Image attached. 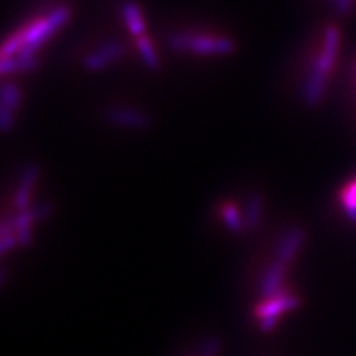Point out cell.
Here are the masks:
<instances>
[{
  "instance_id": "cell-1",
  "label": "cell",
  "mask_w": 356,
  "mask_h": 356,
  "mask_svg": "<svg viewBox=\"0 0 356 356\" xmlns=\"http://www.w3.org/2000/svg\"><path fill=\"white\" fill-rule=\"evenodd\" d=\"M340 47V33L336 26H328L324 31V40L316 60L312 64L302 89V98L306 106L315 107L324 97L327 79L336 63Z\"/></svg>"
},
{
  "instance_id": "cell-2",
  "label": "cell",
  "mask_w": 356,
  "mask_h": 356,
  "mask_svg": "<svg viewBox=\"0 0 356 356\" xmlns=\"http://www.w3.org/2000/svg\"><path fill=\"white\" fill-rule=\"evenodd\" d=\"M168 47L177 52L195 55H230L236 51V43L229 38H213L193 33H174L168 38Z\"/></svg>"
},
{
  "instance_id": "cell-3",
  "label": "cell",
  "mask_w": 356,
  "mask_h": 356,
  "mask_svg": "<svg viewBox=\"0 0 356 356\" xmlns=\"http://www.w3.org/2000/svg\"><path fill=\"white\" fill-rule=\"evenodd\" d=\"M70 8L58 6L51 10L47 17L33 22L30 27L22 30V35H24V48L21 51L36 54L42 44L47 42L55 31H58L65 22L70 19Z\"/></svg>"
},
{
  "instance_id": "cell-4",
  "label": "cell",
  "mask_w": 356,
  "mask_h": 356,
  "mask_svg": "<svg viewBox=\"0 0 356 356\" xmlns=\"http://www.w3.org/2000/svg\"><path fill=\"white\" fill-rule=\"evenodd\" d=\"M108 124L128 128V129H146L152 125V118L146 111L132 107H113L106 113Z\"/></svg>"
},
{
  "instance_id": "cell-5",
  "label": "cell",
  "mask_w": 356,
  "mask_h": 356,
  "mask_svg": "<svg viewBox=\"0 0 356 356\" xmlns=\"http://www.w3.org/2000/svg\"><path fill=\"white\" fill-rule=\"evenodd\" d=\"M124 43L120 42H108L104 43L103 47L92 51L86 58L83 60V67L88 72H99L106 69L107 65L115 63L122 54H124Z\"/></svg>"
},
{
  "instance_id": "cell-6",
  "label": "cell",
  "mask_w": 356,
  "mask_h": 356,
  "mask_svg": "<svg viewBox=\"0 0 356 356\" xmlns=\"http://www.w3.org/2000/svg\"><path fill=\"white\" fill-rule=\"evenodd\" d=\"M298 305H300V300L282 288L276 296L266 298L261 305H259L257 309H255V315H257L260 319L267 316L277 318L281 314H284V312L297 309Z\"/></svg>"
},
{
  "instance_id": "cell-7",
  "label": "cell",
  "mask_w": 356,
  "mask_h": 356,
  "mask_svg": "<svg viewBox=\"0 0 356 356\" xmlns=\"http://www.w3.org/2000/svg\"><path fill=\"white\" fill-rule=\"evenodd\" d=\"M38 178L39 166L35 163L27 165L24 171H22V175L17 184V191L14 193V207L17 211H24L29 208L30 196L33 193V188H35L38 183Z\"/></svg>"
},
{
  "instance_id": "cell-8",
  "label": "cell",
  "mask_w": 356,
  "mask_h": 356,
  "mask_svg": "<svg viewBox=\"0 0 356 356\" xmlns=\"http://www.w3.org/2000/svg\"><path fill=\"white\" fill-rule=\"evenodd\" d=\"M305 241H306V233L302 227L289 229L281 239L280 245H277L276 260L284 264L291 263L296 255L298 254V251L302 250Z\"/></svg>"
},
{
  "instance_id": "cell-9",
  "label": "cell",
  "mask_w": 356,
  "mask_h": 356,
  "mask_svg": "<svg viewBox=\"0 0 356 356\" xmlns=\"http://www.w3.org/2000/svg\"><path fill=\"white\" fill-rule=\"evenodd\" d=\"M285 272L286 264L277 260L269 266V269L266 270L260 285V293L264 298H270L281 291Z\"/></svg>"
},
{
  "instance_id": "cell-10",
  "label": "cell",
  "mask_w": 356,
  "mask_h": 356,
  "mask_svg": "<svg viewBox=\"0 0 356 356\" xmlns=\"http://www.w3.org/2000/svg\"><path fill=\"white\" fill-rule=\"evenodd\" d=\"M38 64L36 54L21 51L14 57L2 58V61H0V72H2L3 76L18 72H31L36 69Z\"/></svg>"
},
{
  "instance_id": "cell-11",
  "label": "cell",
  "mask_w": 356,
  "mask_h": 356,
  "mask_svg": "<svg viewBox=\"0 0 356 356\" xmlns=\"http://www.w3.org/2000/svg\"><path fill=\"white\" fill-rule=\"evenodd\" d=\"M36 214H35V209L33 208H27L24 211H18L15 214V217L13 218L14 222V229L17 233V238H18V243L22 245V247H29L33 241V222H35Z\"/></svg>"
},
{
  "instance_id": "cell-12",
  "label": "cell",
  "mask_w": 356,
  "mask_h": 356,
  "mask_svg": "<svg viewBox=\"0 0 356 356\" xmlns=\"http://www.w3.org/2000/svg\"><path fill=\"white\" fill-rule=\"evenodd\" d=\"M122 17H124L128 31L132 36H136V39L146 35V24H144L141 9L136 2L128 0V2L122 5Z\"/></svg>"
},
{
  "instance_id": "cell-13",
  "label": "cell",
  "mask_w": 356,
  "mask_h": 356,
  "mask_svg": "<svg viewBox=\"0 0 356 356\" xmlns=\"http://www.w3.org/2000/svg\"><path fill=\"white\" fill-rule=\"evenodd\" d=\"M137 51L140 54L143 64L146 65L149 70H153V72L159 70V67H161L159 55H158V52H156L152 40L146 35L137 38Z\"/></svg>"
},
{
  "instance_id": "cell-14",
  "label": "cell",
  "mask_w": 356,
  "mask_h": 356,
  "mask_svg": "<svg viewBox=\"0 0 356 356\" xmlns=\"http://www.w3.org/2000/svg\"><path fill=\"white\" fill-rule=\"evenodd\" d=\"M263 216V196L260 193H251L245 209V226L252 230L257 229Z\"/></svg>"
},
{
  "instance_id": "cell-15",
  "label": "cell",
  "mask_w": 356,
  "mask_h": 356,
  "mask_svg": "<svg viewBox=\"0 0 356 356\" xmlns=\"http://www.w3.org/2000/svg\"><path fill=\"white\" fill-rule=\"evenodd\" d=\"M22 102L21 88L14 82H3L0 86V106L17 110Z\"/></svg>"
},
{
  "instance_id": "cell-16",
  "label": "cell",
  "mask_w": 356,
  "mask_h": 356,
  "mask_svg": "<svg viewBox=\"0 0 356 356\" xmlns=\"http://www.w3.org/2000/svg\"><path fill=\"white\" fill-rule=\"evenodd\" d=\"M0 251L2 254H6L8 251L13 250L15 245L18 243V238H17V233L14 229V222L13 218L8 220L5 218L2 221V226H0Z\"/></svg>"
},
{
  "instance_id": "cell-17",
  "label": "cell",
  "mask_w": 356,
  "mask_h": 356,
  "mask_svg": "<svg viewBox=\"0 0 356 356\" xmlns=\"http://www.w3.org/2000/svg\"><path fill=\"white\" fill-rule=\"evenodd\" d=\"M341 204L348 218L356 225V180L343 188Z\"/></svg>"
},
{
  "instance_id": "cell-18",
  "label": "cell",
  "mask_w": 356,
  "mask_h": 356,
  "mask_svg": "<svg viewBox=\"0 0 356 356\" xmlns=\"http://www.w3.org/2000/svg\"><path fill=\"white\" fill-rule=\"evenodd\" d=\"M221 216H222V220H225L226 226L229 227L230 232L233 233H239L242 230V218H241V214L235 205L232 204H226L222 205L221 208Z\"/></svg>"
},
{
  "instance_id": "cell-19",
  "label": "cell",
  "mask_w": 356,
  "mask_h": 356,
  "mask_svg": "<svg viewBox=\"0 0 356 356\" xmlns=\"http://www.w3.org/2000/svg\"><path fill=\"white\" fill-rule=\"evenodd\" d=\"M24 48V35H22V30L15 33V35L9 36L5 42H3V47H2V58H9V57H14L18 52H21V49Z\"/></svg>"
},
{
  "instance_id": "cell-20",
  "label": "cell",
  "mask_w": 356,
  "mask_h": 356,
  "mask_svg": "<svg viewBox=\"0 0 356 356\" xmlns=\"http://www.w3.org/2000/svg\"><path fill=\"white\" fill-rule=\"evenodd\" d=\"M15 122V111L0 106V128L3 132H9L14 127Z\"/></svg>"
},
{
  "instance_id": "cell-21",
  "label": "cell",
  "mask_w": 356,
  "mask_h": 356,
  "mask_svg": "<svg viewBox=\"0 0 356 356\" xmlns=\"http://www.w3.org/2000/svg\"><path fill=\"white\" fill-rule=\"evenodd\" d=\"M220 350V341L216 337H208L202 343L200 356H217Z\"/></svg>"
},
{
  "instance_id": "cell-22",
  "label": "cell",
  "mask_w": 356,
  "mask_h": 356,
  "mask_svg": "<svg viewBox=\"0 0 356 356\" xmlns=\"http://www.w3.org/2000/svg\"><path fill=\"white\" fill-rule=\"evenodd\" d=\"M352 5H353V0H334V9H336L337 15L340 17L348 15Z\"/></svg>"
},
{
  "instance_id": "cell-23",
  "label": "cell",
  "mask_w": 356,
  "mask_h": 356,
  "mask_svg": "<svg viewBox=\"0 0 356 356\" xmlns=\"http://www.w3.org/2000/svg\"><path fill=\"white\" fill-rule=\"evenodd\" d=\"M276 324H277V318H273V316H267V318L260 319V328L264 332L272 331L276 327Z\"/></svg>"
}]
</instances>
